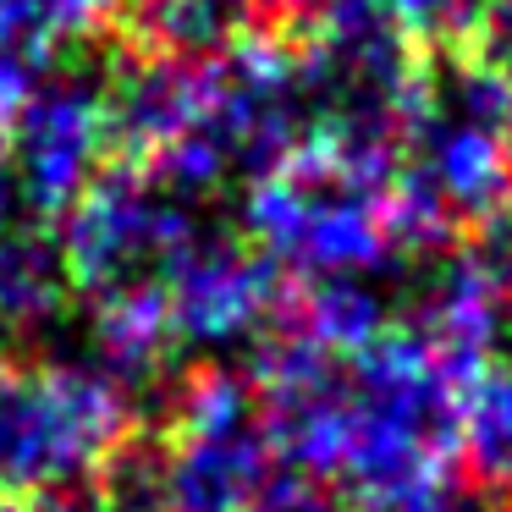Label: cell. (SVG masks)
Returning <instances> with one entry per match:
<instances>
[{
  "label": "cell",
  "instance_id": "obj_8",
  "mask_svg": "<svg viewBox=\"0 0 512 512\" xmlns=\"http://www.w3.org/2000/svg\"><path fill=\"white\" fill-rule=\"evenodd\" d=\"M386 12H391V23H397V34L408 39L419 56H441V50L457 45L468 12H474V0H386Z\"/></svg>",
  "mask_w": 512,
  "mask_h": 512
},
{
  "label": "cell",
  "instance_id": "obj_4",
  "mask_svg": "<svg viewBox=\"0 0 512 512\" xmlns=\"http://www.w3.org/2000/svg\"><path fill=\"white\" fill-rule=\"evenodd\" d=\"M199 237L204 232L188 199L116 160L61 221L56 248L67 287L89 298V309H105L122 298L166 292L177 265L199 248Z\"/></svg>",
  "mask_w": 512,
  "mask_h": 512
},
{
  "label": "cell",
  "instance_id": "obj_1",
  "mask_svg": "<svg viewBox=\"0 0 512 512\" xmlns=\"http://www.w3.org/2000/svg\"><path fill=\"white\" fill-rule=\"evenodd\" d=\"M402 160L364 155L309 133L287 160L254 177L243 204L248 248L298 281H358L397 259L386 232V193Z\"/></svg>",
  "mask_w": 512,
  "mask_h": 512
},
{
  "label": "cell",
  "instance_id": "obj_11",
  "mask_svg": "<svg viewBox=\"0 0 512 512\" xmlns=\"http://www.w3.org/2000/svg\"><path fill=\"white\" fill-rule=\"evenodd\" d=\"M507 144H512V122H507Z\"/></svg>",
  "mask_w": 512,
  "mask_h": 512
},
{
  "label": "cell",
  "instance_id": "obj_2",
  "mask_svg": "<svg viewBox=\"0 0 512 512\" xmlns=\"http://www.w3.org/2000/svg\"><path fill=\"white\" fill-rule=\"evenodd\" d=\"M138 452L133 397L78 358H0V501L105 490Z\"/></svg>",
  "mask_w": 512,
  "mask_h": 512
},
{
  "label": "cell",
  "instance_id": "obj_5",
  "mask_svg": "<svg viewBox=\"0 0 512 512\" xmlns=\"http://www.w3.org/2000/svg\"><path fill=\"white\" fill-rule=\"evenodd\" d=\"M116 166L111 78L45 72L28 83L6 127V193H17L28 221H67L78 199Z\"/></svg>",
  "mask_w": 512,
  "mask_h": 512
},
{
  "label": "cell",
  "instance_id": "obj_7",
  "mask_svg": "<svg viewBox=\"0 0 512 512\" xmlns=\"http://www.w3.org/2000/svg\"><path fill=\"white\" fill-rule=\"evenodd\" d=\"M111 0H0V61L17 72H45L56 56L100 34Z\"/></svg>",
  "mask_w": 512,
  "mask_h": 512
},
{
  "label": "cell",
  "instance_id": "obj_3",
  "mask_svg": "<svg viewBox=\"0 0 512 512\" xmlns=\"http://www.w3.org/2000/svg\"><path fill=\"white\" fill-rule=\"evenodd\" d=\"M276 474L265 408L248 375L193 369L171 397L149 463V496L160 512H254Z\"/></svg>",
  "mask_w": 512,
  "mask_h": 512
},
{
  "label": "cell",
  "instance_id": "obj_6",
  "mask_svg": "<svg viewBox=\"0 0 512 512\" xmlns=\"http://www.w3.org/2000/svg\"><path fill=\"white\" fill-rule=\"evenodd\" d=\"M287 298V276L237 237H199L166 287L177 347H226L270 331Z\"/></svg>",
  "mask_w": 512,
  "mask_h": 512
},
{
  "label": "cell",
  "instance_id": "obj_10",
  "mask_svg": "<svg viewBox=\"0 0 512 512\" xmlns=\"http://www.w3.org/2000/svg\"><path fill=\"white\" fill-rule=\"evenodd\" d=\"M0 512H122V507L100 490H89V496H50V501H0Z\"/></svg>",
  "mask_w": 512,
  "mask_h": 512
},
{
  "label": "cell",
  "instance_id": "obj_9",
  "mask_svg": "<svg viewBox=\"0 0 512 512\" xmlns=\"http://www.w3.org/2000/svg\"><path fill=\"white\" fill-rule=\"evenodd\" d=\"M342 512H457V496L446 479H430V485H408V490H369V496H353Z\"/></svg>",
  "mask_w": 512,
  "mask_h": 512
}]
</instances>
